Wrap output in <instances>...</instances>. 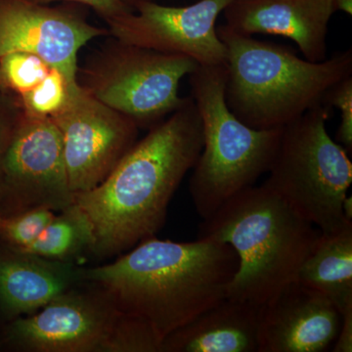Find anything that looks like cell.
<instances>
[{
	"mask_svg": "<svg viewBox=\"0 0 352 352\" xmlns=\"http://www.w3.org/2000/svg\"><path fill=\"white\" fill-rule=\"evenodd\" d=\"M34 3L48 6L53 2H64V3H78L88 7L95 11V13L105 21L106 24L122 17L129 12H133L131 9L122 3L120 0H30Z\"/></svg>",
	"mask_w": 352,
	"mask_h": 352,
	"instance_id": "24",
	"label": "cell"
},
{
	"mask_svg": "<svg viewBox=\"0 0 352 352\" xmlns=\"http://www.w3.org/2000/svg\"><path fill=\"white\" fill-rule=\"evenodd\" d=\"M338 11H342L347 15L351 16L352 14V0H336Z\"/></svg>",
	"mask_w": 352,
	"mask_h": 352,
	"instance_id": "26",
	"label": "cell"
},
{
	"mask_svg": "<svg viewBox=\"0 0 352 352\" xmlns=\"http://www.w3.org/2000/svg\"><path fill=\"white\" fill-rule=\"evenodd\" d=\"M58 212L38 237L20 252L73 263L85 254L91 256L95 236L88 215L75 203Z\"/></svg>",
	"mask_w": 352,
	"mask_h": 352,
	"instance_id": "18",
	"label": "cell"
},
{
	"mask_svg": "<svg viewBox=\"0 0 352 352\" xmlns=\"http://www.w3.org/2000/svg\"><path fill=\"white\" fill-rule=\"evenodd\" d=\"M55 214L48 208H39L0 214V244L22 251L38 237Z\"/></svg>",
	"mask_w": 352,
	"mask_h": 352,
	"instance_id": "21",
	"label": "cell"
},
{
	"mask_svg": "<svg viewBox=\"0 0 352 352\" xmlns=\"http://www.w3.org/2000/svg\"><path fill=\"white\" fill-rule=\"evenodd\" d=\"M342 210H344V214L346 217L347 220L352 219V200L351 197H346V200L344 201V207H342Z\"/></svg>",
	"mask_w": 352,
	"mask_h": 352,
	"instance_id": "27",
	"label": "cell"
},
{
	"mask_svg": "<svg viewBox=\"0 0 352 352\" xmlns=\"http://www.w3.org/2000/svg\"><path fill=\"white\" fill-rule=\"evenodd\" d=\"M330 112L328 106H316L283 127L270 177L263 183L323 234L352 222L342 210L352 164L346 149L329 135Z\"/></svg>",
	"mask_w": 352,
	"mask_h": 352,
	"instance_id": "7",
	"label": "cell"
},
{
	"mask_svg": "<svg viewBox=\"0 0 352 352\" xmlns=\"http://www.w3.org/2000/svg\"><path fill=\"white\" fill-rule=\"evenodd\" d=\"M80 283L76 263L51 261L0 244V319L4 323L36 314Z\"/></svg>",
	"mask_w": 352,
	"mask_h": 352,
	"instance_id": "15",
	"label": "cell"
},
{
	"mask_svg": "<svg viewBox=\"0 0 352 352\" xmlns=\"http://www.w3.org/2000/svg\"><path fill=\"white\" fill-rule=\"evenodd\" d=\"M198 66L184 55L112 38L78 66L76 82L85 94L131 118L139 129L149 131L185 103L179 83Z\"/></svg>",
	"mask_w": 352,
	"mask_h": 352,
	"instance_id": "8",
	"label": "cell"
},
{
	"mask_svg": "<svg viewBox=\"0 0 352 352\" xmlns=\"http://www.w3.org/2000/svg\"><path fill=\"white\" fill-rule=\"evenodd\" d=\"M161 346L147 322L87 282L36 314L6 322L0 336V349L16 352H161Z\"/></svg>",
	"mask_w": 352,
	"mask_h": 352,
	"instance_id": "6",
	"label": "cell"
},
{
	"mask_svg": "<svg viewBox=\"0 0 352 352\" xmlns=\"http://www.w3.org/2000/svg\"><path fill=\"white\" fill-rule=\"evenodd\" d=\"M336 0H234L224 9L226 25L244 36H280L295 41L305 59H327L329 22Z\"/></svg>",
	"mask_w": 352,
	"mask_h": 352,
	"instance_id": "14",
	"label": "cell"
},
{
	"mask_svg": "<svg viewBox=\"0 0 352 352\" xmlns=\"http://www.w3.org/2000/svg\"><path fill=\"white\" fill-rule=\"evenodd\" d=\"M204 146L203 124L195 102L149 129L94 189L76 193L74 203L91 220V256H119L163 228L171 198L195 166Z\"/></svg>",
	"mask_w": 352,
	"mask_h": 352,
	"instance_id": "1",
	"label": "cell"
},
{
	"mask_svg": "<svg viewBox=\"0 0 352 352\" xmlns=\"http://www.w3.org/2000/svg\"><path fill=\"white\" fill-rule=\"evenodd\" d=\"M320 229L267 187L251 186L203 219L198 239L231 245L238 270L226 298L263 305L292 282Z\"/></svg>",
	"mask_w": 352,
	"mask_h": 352,
	"instance_id": "3",
	"label": "cell"
},
{
	"mask_svg": "<svg viewBox=\"0 0 352 352\" xmlns=\"http://www.w3.org/2000/svg\"><path fill=\"white\" fill-rule=\"evenodd\" d=\"M52 68L41 57L25 51L0 55V92L20 96L43 82Z\"/></svg>",
	"mask_w": 352,
	"mask_h": 352,
	"instance_id": "20",
	"label": "cell"
},
{
	"mask_svg": "<svg viewBox=\"0 0 352 352\" xmlns=\"http://www.w3.org/2000/svg\"><path fill=\"white\" fill-rule=\"evenodd\" d=\"M232 1L199 0L184 7L143 2L133 12L108 23L109 36L161 52L184 55L200 66L226 65L227 50L217 34V20Z\"/></svg>",
	"mask_w": 352,
	"mask_h": 352,
	"instance_id": "11",
	"label": "cell"
},
{
	"mask_svg": "<svg viewBox=\"0 0 352 352\" xmlns=\"http://www.w3.org/2000/svg\"><path fill=\"white\" fill-rule=\"evenodd\" d=\"M78 88V83L72 85L59 69L52 68L43 82L17 99L28 115L52 118L66 108Z\"/></svg>",
	"mask_w": 352,
	"mask_h": 352,
	"instance_id": "19",
	"label": "cell"
},
{
	"mask_svg": "<svg viewBox=\"0 0 352 352\" xmlns=\"http://www.w3.org/2000/svg\"><path fill=\"white\" fill-rule=\"evenodd\" d=\"M227 50L226 100L254 129H280L316 106L331 87L352 76V50L310 62L283 44L268 43L217 25Z\"/></svg>",
	"mask_w": 352,
	"mask_h": 352,
	"instance_id": "4",
	"label": "cell"
},
{
	"mask_svg": "<svg viewBox=\"0 0 352 352\" xmlns=\"http://www.w3.org/2000/svg\"><path fill=\"white\" fill-rule=\"evenodd\" d=\"M73 203L59 129L50 118L23 112L4 157L0 214L39 208L58 212Z\"/></svg>",
	"mask_w": 352,
	"mask_h": 352,
	"instance_id": "9",
	"label": "cell"
},
{
	"mask_svg": "<svg viewBox=\"0 0 352 352\" xmlns=\"http://www.w3.org/2000/svg\"><path fill=\"white\" fill-rule=\"evenodd\" d=\"M323 105L331 109H339L340 122L336 140L346 149L352 152V76L340 80L328 90L324 97Z\"/></svg>",
	"mask_w": 352,
	"mask_h": 352,
	"instance_id": "22",
	"label": "cell"
},
{
	"mask_svg": "<svg viewBox=\"0 0 352 352\" xmlns=\"http://www.w3.org/2000/svg\"><path fill=\"white\" fill-rule=\"evenodd\" d=\"M22 113L17 97L0 92V180L4 157Z\"/></svg>",
	"mask_w": 352,
	"mask_h": 352,
	"instance_id": "23",
	"label": "cell"
},
{
	"mask_svg": "<svg viewBox=\"0 0 352 352\" xmlns=\"http://www.w3.org/2000/svg\"><path fill=\"white\" fill-rule=\"evenodd\" d=\"M296 281L328 298L340 315L352 308V222L336 232H321Z\"/></svg>",
	"mask_w": 352,
	"mask_h": 352,
	"instance_id": "17",
	"label": "cell"
},
{
	"mask_svg": "<svg viewBox=\"0 0 352 352\" xmlns=\"http://www.w3.org/2000/svg\"><path fill=\"white\" fill-rule=\"evenodd\" d=\"M124 6H126L127 8L131 9V11H134L135 7L138 4L143 3V2H153L155 0H120Z\"/></svg>",
	"mask_w": 352,
	"mask_h": 352,
	"instance_id": "28",
	"label": "cell"
},
{
	"mask_svg": "<svg viewBox=\"0 0 352 352\" xmlns=\"http://www.w3.org/2000/svg\"><path fill=\"white\" fill-rule=\"evenodd\" d=\"M53 120L63 140L72 193L100 184L138 142V124L78 87Z\"/></svg>",
	"mask_w": 352,
	"mask_h": 352,
	"instance_id": "10",
	"label": "cell"
},
{
	"mask_svg": "<svg viewBox=\"0 0 352 352\" xmlns=\"http://www.w3.org/2000/svg\"><path fill=\"white\" fill-rule=\"evenodd\" d=\"M333 351H352V308H349L342 314L339 335L333 344Z\"/></svg>",
	"mask_w": 352,
	"mask_h": 352,
	"instance_id": "25",
	"label": "cell"
},
{
	"mask_svg": "<svg viewBox=\"0 0 352 352\" xmlns=\"http://www.w3.org/2000/svg\"><path fill=\"white\" fill-rule=\"evenodd\" d=\"M342 315L319 292L294 281L263 303L258 352H322L333 347Z\"/></svg>",
	"mask_w": 352,
	"mask_h": 352,
	"instance_id": "13",
	"label": "cell"
},
{
	"mask_svg": "<svg viewBox=\"0 0 352 352\" xmlns=\"http://www.w3.org/2000/svg\"><path fill=\"white\" fill-rule=\"evenodd\" d=\"M83 6L50 7L30 0H0V55L25 51L41 57L76 85L78 53L108 29L87 22Z\"/></svg>",
	"mask_w": 352,
	"mask_h": 352,
	"instance_id": "12",
	"label": "cell"
},
{
	"mask_svg": "<svg viewBox=\"0 0 352 352\" xmlns=\"http://www.w3.org/2000/svg\"><path fill=\"white\" fill-rule=\"evenodd\" d=\"M238 263L237 254L224 243H177L153 236L113 263L80 267V278L107 291L126 314L147 322L163 342L226 300Z\"/></svg>",
	"mask_w": 352,
	"mask_h": 352,
	"instance_id": "2",
	"label": "cell"
},
{
	"mask_svg": "<svg viewBox=\"0 0 352 352\" xmlns=\"http://www.w3.org/2000/svg\"><path fill=\"white\" fill-rule=\"evenodd\" d=\"M226 64L199 65L189 75L190 96L200 113L204 132L189 192L203 219L270 170L283 132V127L252 129L238 120L226 104Z\"/></svg>",
	"mask_w": 352,
	"mask_h": 352,
	"instance_id": "5",
	"label": "cell"
},
{
	"mask_svg": "<svg viewBox=\"0 0 352 352\" xmlns=\"http://www.w3.org/2000/svg\"><path fill=\"white\" fill-rule=\"evenodd\" d=\"M263 305L226 298L163 340L161 352H258Z\"/></svg>",
	"mask_w": 352,
	"mask_h": 352,
	"instance_id": "16",
	"label": "cell"
}]
</instances>
